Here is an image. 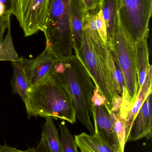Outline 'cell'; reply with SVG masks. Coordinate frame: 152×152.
Wrapping results in <instances>:
<instances>
[{
  "label": "cell",
  "instance_id": "obj_14",
  "mask_svg": "<svg viewBox=\"0 0 152 152\" xmlns=\"http://www.w3.org/2000/svg\"><path fill=\"white\" fill-rule=\"evenodd\" d=\"M152 66L149 67L147 71L145 80L137 94L136 99L134 102L126 119V139L127 136L130 128L142 107L144 102L150 93H152Z\"/></svg>",
  "mask_w": 152,
  "mask_h": 152
},
{
  "label": "cell",
  "instance_id": "obj_17",
  "mask_svg": "<svg viewBox=\"0 0 152 152\" xmlns=\"http://www.w3.org/2000/svg\"><path fill=\"white\" fill-rule=\"evenodd\" d=\"M77 144L81 145L93 152H117L99 137L84 132L75 136Z\"/></svg>",
  "mask_w": 152,
  "mask_h": 152
},
{
  "label": "cell",
  "instance_id": "obj_5",
  "mask_svg": "<svg viewBox=\"0 0 152 152\" xmlns=\"http://www.w3.org/2000/svg\"><path fill=\"white\" fill-rule=\"evenodd\" d=\"M70 4V0H48L43 32L46 39V47L58 59L73 56Z\"/></svg>",
  "mask_w": 152,
  "mask_h": 152
},
{
  "label": "cell",
  "instance_id": "obj_7",
  "mask_svg": "<svg viewBox=\"0 0 152 152\" xmlns=\"http://www.w3.org/2000/svg\"><path fill=\"white\" fill-rule=\"evenodd\" d=\"M48 0H17L15 16L25 37L43 32L47 16Z\"/></svg>",
  "mask_w": 152,
  "mask_h": 152
},
{
  "label": "cell",
  "instance_id": "obj_13",
  "mask_svg": "<svg viewBox=\"0 0 152 152\" xmlns=\"http://www.w3.org/2000/svg\"><path fill=\"white\" fill-rule=\"evenodd\" d=\"M145 36L135 43L136 61L138 75V93L145 80L147 71L151 66L149 61L148 38Z\"/></svg>",
  "mask_w": 152,
  "mask_h": 152
},
{
  "label": "cell",
  "instance_id": "obj_16",
  "mask_svg": "<svg viewBox=\"0 0 152 152\" xmlns=\"http://www.w3.org/2000/svg\"><path fill=\"white\" fill-rule=\"evenodd\" d=\"M45 118L46 121L43 126L41 139L50 152H62L60 137L53 119L49 117Z\"/></svg>",
  "mask_w": 152,
  "mask_h": 152
},
{
  "label": "cell",
  "instance_id": "obj_3",
  "mask_svg": "<svg viewBox=\"0 0 152 152\" xmlns=\"http://www.w3.org/2000/svg\"><path fill=\"white\" fill-rule=\"evenodd\" d=\"M29 102V118L49 117L70 124L76 122V110L71 97L51 75L32 88Z\"/></svg>",
  "mask_w": 152,
  "mask_h": 152
},
{
  "label": "cell",
  "instance_id": "obj_26",
  "mask_svg": "<svg viewBox=\"0 0 152 152\" xmlns=\"http://www.w3.org/2000/svg\"><path fill=\"white\" fill-rule=\"evenodd\" d=\"M0 152H36V150L35 147H33L25 151H22L4 144V145H0Z\"/></svg>",
  "mask_w": 152,
  "mask_h": 152
},
{
  "label": "cell",
  "instance_id": "obj_8",
  "mask_svg": "<svg viewBox=\"0 0 152 152\" xmlns=\"http://www.w3.org/2000/svg\"><path fill=\"white\" fill-rule=\"evenodd\" d=\"M92 117L94 123V134L117 152L122 151L114 128V112L107 104L93 106Z\"/></svg>",
  "mask_w": 152,
  "mask_h": 152
},
{
  "label": "cell",
  "instance_id": "obj_2",
  "mask_svg": "<svg viewBox=\"0 0 152 152\" xmlns=\"http://www.w3.org/2000/svg\"><path fill=\"white\" fill-rule=\"evenodd\" d=\"M91 76L95 87L102 95L112 112H119L122 98L119 95L111 75L108 62L107 42L101 37L97 29L83 27L80 50L76 54Z\"/></svg>",
  "mask_w": 152,
  "mask_h": 152
},
{
  "label": "cell",
  "instance_id": "obj_10",
  "mask_svg": "<svg viewBox=\"0 0 152 152\" xmlns=\"http://www.w3.org/2000/svg\"><path fill=\"white\" fill-rule=\"evenodd\" d=\"M152 95L150 93L144 102L130 128L126 137V143L146 138L151 139L152 136Z\"/></svg>",
  "mask_w": 152,
  "mask_h": 152
},
{
  "label": "cell",
  "instance_id": "obj_9",
  "mask_svg": "<svg viewBox=\"0 0 152 152\" xmlns=\"http://www.w3.org/2000/svg\"><path fill=\"white\" fill-rule=\"evenodd\" d=\"M58 60L47 47L35 58L27 59L21 58L22 67L30 80L32 87L50 77L54 64Z\"/></svg>",
  "mask_w": 152,
  "mask_h": 152
},
{
  "label": "cell",
  "instance_id": "obj_4",
  "mask_svg": "<svg viewBox=\"0 0 152 152\" xmlns=\"http://www.w3.org/2000/svg\"><path fill=\"white\" fill-rule=\"evenodd\" d=\"M124 77L125 91L118 114L126 120L138 94V75L136 61L135 43L125 32L118 16L111 43Z\"/></svg>",
  "mask_w": 152,
  "mask_h": 152
},
{
  "label": "cell",
  "instance_id": "obj_22",
  "mask_svg": "<svg viewBox=\"0 0 152 152\" xmlns=\"http://www.w3.org/2000/svg\"><path fill=\"white\" fill-rule=\"evenodd\" d=\"M114 128L119 141L122 151L124 152L126 145V120L122 119L118 113H114Z\"/></svg>",
  "mask_w": 152,
  "mask_h": 152
},
{
  "label": "cell",
  "instance_id": "obj_18",
  "mask_svg": "<svg viewBox=\"0 0 152 152\" xmlns=\"http://www.w3.org/2000/svg\"><path fill=\"white\" fill-rule=\"evenodd\" d=\"M107 52L108 62L111 75L113 79L117 92L119 95L122 97L125 91L124 77L115 53L108 43Z\"/></svg>",
  "mask_w": 152,
  "mask_h": 152
},
{
  "label": "cell",
  "instance_id": "obj_24",
  "mask_svg": "<svg viewBox=\"0 0 152 152\" xmlns=\"http://www.w3.org/2000/svg\"><path fill=\"white\" fill-rule=\"evenodd\" d=\"M91 101L93 106H101L107 104L104 96L101 94L96 87L94 90L93 94Z\"/></svg>",
  "mask_w": 152,
  "mask_h": 152
},
{
  "label": "cell",
  "instance_id": "obj_19",
  "mask_svg": "<svg viewBox=\"0 0 152 152\" xmlns=\"http://www.w3.org/2000/svg\"><path fill=\"white\" fill-rule=\"evenodd\" d=\"M17 0H0V40L11 23L10 16L16 15Z\"/></svg>",
  "mask_w": 152,
  "mask_h": 152
},
{
  "label": "cell",
  "instance_id": "obj_15",
  "mask_svg": "<svg viewBox=\"0 0 152 152\" xmlns=\"http://www.w3.org/2000/svg\"><path fill=\"white\" fill-rule=\"evenodd\" d=\"M119 0H102L100 4L107 29V43H111L118 20Z\"/></svg>",
  "mask_w": 152,
  "mask_h": 152
},
{
  "label": "cell",
  "instance_id": "obj_23",
  "mask_svg": "<svg viewBox=\"0 0 152 152\" xmlns=\"http://www.w3.org/2000/svg\"><path fill=\"white\" fill-rule=\"evenodd\" d=\"M96 25L97 30L103 40L105 42H107V29L105 21L103 15L102 11L99 7L95 15Z\"/></svg>",
  "mask_w": 152,
  "mask_h": 152
},
{
  "label": "cell",
  "instance_id": "obj_1",
  "mask_svg": "<svg viewBox=\"0 0 152 152\" xmlns=\"http://www.w3.org/2000/svg\"><path fill=\"white\" fill-rule=\"evenodd\" d=\"M51 75L68 93L76 110V119L86 127L91 134H94L91 121L92 98L95 86L81 61L77 56L58 59Z\"/></svg>",
  "mask_w": 152,
  "mask_h": 152
},
{
  "label": "cell",
  "instance_id": "obj_28",
  "mask_svg": "<svg viewBox=\"0 0 152 152\" xmlns=\"http://www.w3.org/2000/svg\"><path fill=\"white\" fill-rule=\"evenodd\" d=\"M77 145L78 147L79 148L80 152H92V151L88 150V149L86 148V147H85L84 146H83V145H81L77 144Z\"/></svg>",
  "mask_w": 152,
  "mask_h": 152
},
{
  "label": "cell",
  "instance_id": "obj_21",
  "mask_svg": "<svg viewBox=\"0 0 152 152\" xmlns=\"http://www.w3.org/2000/svg\"><path fill=\"white\" fill-rule=\"evenodd\" d=\"M60 133L62 152H79L75 138L64 121L59 125Z\"/></svg>",
  "mask_w": 152,
  "mask_h": 152
},
{
  "label": "cell",
  "instance_id": "obj_12",
  "mask_svg": "<svg viewBox=\"0 0 152 152\" xmlns=\"http://www.w3.org/2000/svg\"><path fill=\"white\" fill-rule=\"evenodd\" d=\"M70 8L73 49L77 54L82 45L83 19L87 12L82 0H70Z\"/></svg>",
  "mask_w": 152,
  "mask_h": 152
},
{
  "label": "cell",
  "instance_id": "obj_6",
  "mask_svg": "<svg viewBox=\"0 0 152 152\" xmlns=\"http://www.w3.org/2000/svg\"><path fill=\"white\" fill-rule=\"evenodd\" d=\"M152 12V0H119L120 21L134 42L149 35Z\"/></svg>",
  "mask_w": 152,
  "mask_h": 152
},
{
  "label": "cell",
  "instance_id": "obj_29",
  "mask_svg": "<svg viewBox=\"0 0 152 152\" xmlns=\"http://www.w3.org/2000/svg\"><path fill=\"white\" fill-rule=\"evenodd\" d=\"M3 42V41H1V40H0V42Z\"/></svg>",
  "mask_w": 152,
  "mask_h": 152
},
{
  "label": "cell",
  "instance_id": "obj_11",
  "mask_svg": "<svg viewBox=\"0 0 152 152\" xmlns=\"http://www.w3.org/2000/svg\"><path fill=\"white\" fill-rule=\"evenodd\" d=\"M13 75L11 81L12 94L18 95L25 103L27 113L30 110L29 95L32 86L28 77L25 73L20 60L11 62Z\"/></svg>",
  "mask_w": 152,
  "mask_h": 152
},
{
  "label": "cell",
  "instance_id": "obj_20",
  "mask_svg": "<svg viewBox=\"0 0 152 152\" xmlns=\"http://www.w3.org/2000/svg\"><path fill=\"white\" fill-rule=\"evenodd\" d=\"M21 58L17 54L12 38L11 23L8 27V33L0 48V61H18Z\"/></svg>",
  "mask_w": 152,
  "mask_h": 152
},
{
  "label": "cell",
  "instance_id": "obj_25",
  "mask_svg": "<svg viewBox=\"0 0 152 152\" xmlns=\"http://www.w3.org/2000/svg\"><path fill=\"white\" fill-rule=\"evenodd\" d=\"M102 0H82L87 12L98 8Z\"/></svg>",
  "mask_w": 152,
  "mask_h": 152
},
{
  "label": "cell",
  "instance_id": "obj_27",
  "mask_svg": "<svg viewBox=\"0 0 152 152\" xmlns=\"http://www.w3.org/2000/svg\"><path fill=\"white\" fill-rule=\"evenodd\" d=\"M36 152H50L43 140L41 139L37 146L35 147Z\"/></svg>",
  "mask_w": 152,
  "mask_h": 152
}]
</instances>
